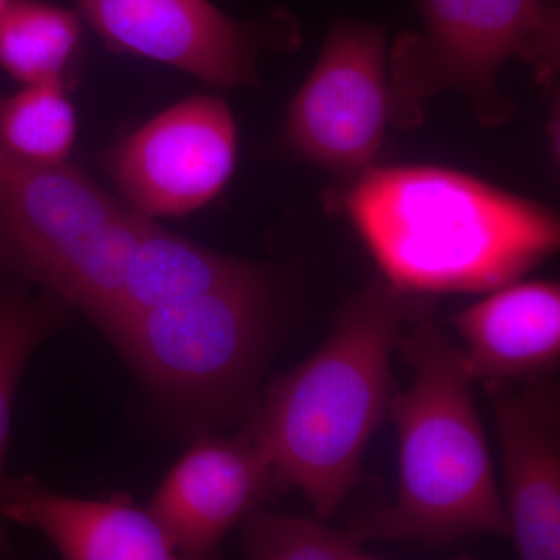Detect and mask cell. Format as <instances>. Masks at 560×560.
Wrapping results in <instances>:
<instances>
[{"label": "cell", "instance_id": "cell-18", "mask_svg": "<svg viewBox=\"0 0 560 560\" xmlns=\"http://www.w3.org/2000/svg\"><path fill=\"white\" fill-rule=\"evenodd\" d=\"M77 136V116L65 84L25 86L0 97V153L32 164H62Z\"/></svg>", "mask_w": 560, "mask_h": 560}, {"label": "cell", "instance_id": "cell-14", "mask_svg": "<svg viewBox=\"0 0 560 560\" xmlns=\"http://www.w3.org/2000/svg\"><path fill=\"white\" fill-rule=\"evenodd\" d=\"M267 272L248 261L202 248L153 221L139 242L119 294L92 323L109 338L140 313L249 282Z\"/></svg>", "mask_w": 560, "mask_h": 560}, {"label": "cell", "instance_id": "cell-8", "mask_svg": "<svg viewBox=\"0 0 560 560\" xmlns=\"http://www.w3.org/2000/svg\"><path fill=\"white\" fill-rule=\"evenodd\" d=\"M80 13L116 49L160 61L219 88L257 81L271 24H243L209 0H79Z\"/></svg>", "mask_w": 560, "mask_h": 560}, {"label": "cell", "instance_id": "cell-16", "mask_svg": "<svg viewBox=\"0 0 560 560\" xmlns=\"http://www.w3.org/2000/svg\"><path fill=\"white\" fill-rule=\"evenodd\" d=\"M81 39L75 11L16 0L0 13V66L25 86L62 83Z\"/></svg>", "mask_w": 560, "mask_h": 560}, {"label": "cell", "instance_id": "cell-2", "mask_svg": "<svg viewBox=\"0 0 560 560\" xmlns=\"http://www.w3.org/2000/svg\"><path fill=\"white\" fill-rule=\"evenodd\" d=\"M423 308L416 294L375 280L342 305L315 355L268 386L248 420L280 482L300 488L319 518L338 510L359 477L388 410L401 324Z\"/></svg>", "mask_w": 560, "mask_h": 560}, {"label": "cell", "instance_id": "cell-3", "mask_svg": "<svg viewBox=\"0 0 560 560\" xmlns=\"http://www.w3.org/2000/svg\"><path fill=\"white\" fill-rule=\"evenodd\" d=\"M410 389L389 399L399 434L396 500L350 529L357 539L452 544L469 534L511 536L463 352L434 324L399 341Z\"/></svg>", "mask_w": 560, "mask_h": 560}, {"label": "cell", "instance_id": "cell-7", "mask_svg": "<svg viewBox=\"0 0 560 560\" xmlns=\"http://www.w3.org/2000/svg\"><path fill=\"white\" fill-rule=\"evenodd\" d=\"M237 128L219 95L176 103L121 140L106 168L131 209L149 219L184 217L226 186Z\"/></svg>", "mask_w": 560, "mask_h": 560}, {"label": "cell", "instance_id": "cell-12", "mask_svg": "<svg viewBox=\"0 0 560 560\" xmlns=\"http://www.w3.org/2000/svg\"><path fill=\"white\" fill-rule=\"evenodd\" d=\"M0 511L5 522L38 529L69 560H171L175 545L149 508L127 493L75 499L32 477L7 478Z\"/></svg>", "mask_w": 560, "mask_h": 560}, {"label": "cell", "instance_id": "cell-20", "mask_svg": "<svg viewBox=\"0 0 560 560\" xmlns=\"http://www.w3.org/2000/svg\"><path fill=\"white\" fill-rule=\"evenodd\" d=\"M13 2H16V0H0V13H2V11L5 10L7 7H10Z\"/></svg>", "mask_w": 560, "mask_h": 560}, {"label": "cell", "instance_id": "cell-10", "mask_svg": "<svg viewBox=\"0 0 560 560\" xmlns=\"http://www.w3.org/2000/svg\"><path fill=\"white\" fill-rule=\"evenodd\" d=\"M486 385L518 558L560 559V388L552 374Z\"/></svg>", "mask_w": 560, "mask_h": 560}, {"label": "cell", "instance_id": "cell-19", "mask_svg": "<svg viewBox=\"0 0 560 560\" xmlns=\"http://www.w3.org/2000/svg\"><path fill=\"white\" fill-rule=\"evenodd\" d=\"M243 555L254 560H372L350 530L316 518L291 517L257 508L242 522Z\"/></svg>", "mask_w": 560, "mask_h": 560}, {"label": "cell", "instance_id": "cell-4", "mask_svg": "<svg viewBox=\"0 0 560 560\" xmlns=\"http://www.w3.org/2000/svg\"><path fill=\"white\" fill-rule=\"evenodd\" d=\"M275 326L267 272L140 313L108 340L165 418L200 438L253 418Z\"/></svg>", "mask_w": 560, "mask_h": 560}, {"label": "cell", "instance_id": "cell-1", "mask_svg": "<svg viewBox=\"0 0 560 560\" xmlns=\"http://www.w3.org/2000/svg\"><path fill=\"white\" fill-rule=\"evenodd\" d=\"M346 210L386 280L412 294L500 289L560 242L547 206L447 168H370Z\"/></svg>", "mask_w": 560, "mask_h": 560}, {"label": "cell", "instance_id": "cell-13", "mask_svg": "<svg viewBox=\"0 0 560 560\" xmlns=\"http://www.w3.org/2000/svg\"><path fill=\"white\" fill-rule=\"evenodd\" d=\"M451 323L474 381L515 382L552 374L560 359L558 282H512L493 290Z\"/></svg>", "mask_w": 560, "mask_h": 560}, {"label": "cell", "instance_id": "cell-5", "mask_svg": "<svg viewBox=\"0 0 560 560\" xmlns=\"http://www.w3.org/2000/svg\"><path fill=\"white\" fill-rule=\"evenodd\" d=\"M422 28L397 38L389 57L390 121L418 124L423 103L460 92L482 127L510 120L497 86L504 62L522 61L548 86L560 68L558 0H418Z\"/></svg>", "mask_w": 560, "mask_h": 560}, {"label": "cell", "instance_id": "cell-11", "mask_svg": "<svg viewBox=\"0 0 560 560\" xmlns=\"http://www.w3.org/2000/svg\"><path fill=\"white\" fill-rule=\"evenodd\" d=\"M124 209L66 162L32 164L0 153V254L35 282Z\"/></svg>", "mask_w": 560, "mask_h": 560}, {"label": "cell", "instance_id": "cell-15", "mask_svg": "<svg viewBox=\"0 0 560 560\" xmlns=\"http://www.w3.org/2000/svg\"><path fill=\"white\" fill-rule=\"evenodd\" d=\"M151 223L153 219L125 206L114 219L77 242L43 276L40 285L94 319L119 294Z\"/></svg>", "mask_w": 560, "mask_h": 560}, {"label": "cell", "instance_id": "cell-17", "mask_svg": "<svg viewBox=\"0 0 560 560\" xmlns=\"http://www.w3.org/2000/svg\"><path fill=\"white\" fill-rule=\"evenodd\" d=\"M70 308L68 302L50 291L38 300H28L16 291L0 293V499L7 480V447L18 383L40 342L69 318ZM13 555L9 523L0 511V556Z\"/></svg>", "mask_w": 560, "mask_h": 560}, {"label": "cell", "instance_id": "cell-9", "mask_svg": "<svg viewBox=\"0 0 560 560\" xmlns=\"http://www.w3.org/2000/svg\"><path fill=\"white\" fill-rule=\"evenodd\" d=\"M279 485L271 459L246 423L232 438H198L161 482L149 510L178 558L212 559L224 536Z\"/></svg>", "mask_w": 560, "mask_h": 560}, {"label": "cell", "instance_id": "cell-6", "mask_svg": "<svg viewBox=\"0 0 560 560\" xmlns=\"http://www.w3.org/2000/svg\"><path fill=\"white\" fill-rule=\"evenodd\" d=\"M389 121L385 28L341 20L291 102L283 139L318 167L360 178L377 156Z\"/></svg>", "mask_w": 560, "mask_h": 560}]
</instances>
